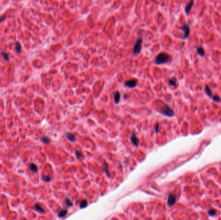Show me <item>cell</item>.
<instances>
[{
	"label": "cell",
	"mask_w": 221,
	"mask_h": 220,
	"mask_svg": "<svg viewBox=\"0 0 221 220\" xmlns=\"http://www.w3.org/2000/svg\"><path fill=\"white\" fill-rule=\"evenodd\" d=\"M171 60V56L165 52H161L155 59V63L157 65L164 64Z\"/></svg>",
	"instance_id": "1"
},
{
	"label": "cell",
	"mask_w": 221,
	"mask_h": 220,
	"mask_svg": "<svg viewBox=\"0 0 221 220\" xmlns=\"http://www.w3.org/2000/svg\"><path fill=\"white\" fill-rule=\"evenodd\" d=\"M142 44V39L138 38L136 40V43L134 45V47H133V54L134 55L139 54L140 52H141Z\"/></svg>",
	"instance_id": "2"
},
{
	"label": "cell",
	"mask_w": 221,
	"mask_h": 220,
	"mask_svg": "<svg viewBox=\"0 0 221 220\" xmlns=\"http://www.w3.org/2000/svg\"><path fill=\"white\" fill-rule=\"evenodd\" d=\"M160 112L162 113V114L165 115V116H169V117H172L175 115V113L173 112L171 109L169 107H168L167 105H165L163 107L161 110H160Z\"/></svg>",
	"instance_id": "3"
},
{
	"label": "cell",
	"mask_w": 221,
	"mask_h": 220,
	"mask_svg": "<svg viewBox=\"0 0 221 220\" xmlns=\"http://www.w3.org/2000/svg\"><path fill=\"white\" fill-rule=\"evenodd\" d=\"M181 30L183 31V32H184V34H183L182 38L183 39L188 38L190 35V26H189L188 24H185L182 27H181Z\"/></svg>",
	"instance_id": "4"
},
{
	"label": "cell",
	"mask_w": 221,
	"mask_h": 220,
	"mask_svg": "<svg viewBox=\"0 0 221 220\" xmlns=\"http://www.w3.org/2000/svg\"><path fill=\"white\" fill-rule=\"evenodd\" d=\"M176 202V197L175 195L173 194H170L168 196V199H167V205L169 206H173L175 205Z\"/></svg>",
	"instance_id": "5"
},
{
	"label": "cell",
	"mask_w": 221,
	"mask_h": 220,
	"mask_svg": "<svg viewBox=\"0 0 221 220\" xmlns=\"http://www.w3.org/2000/svg\"><path fill=\"white\" fill-rule=\"evenodd\" d=\"M136 84H137V80H135V79L129 80V81H127L125 83V85L127 87H129V88H133V87L136 86Z\"/></svg>",
	"instance_id": "6"
},
{
	"label": "cell",
	"mask_w": 221,
	"mask_h": 220,
	"mask_svg": "<svg viewBox=\"0 0 221 220\" xmlns=\"http://www.w3.org/2000/svg\"><path fill=\"white\" fill-rule=\"evenodd\" d=\"M193 4H194L193 0H191V1L187 4V5L186 6V8H185V12H186L187 14H189L190 13L191 10H192V7H193Z\"/></svg>",
	"instance_id": "7"
},
{
	"label": "cell",
	"mask_w": 221,
	"mask_h": 220,
	"mask_svg": "<svg viewBox=\"0 0 221 220\" xmlns=\"http://www.w3.org/2000/svg\"><path fill=\"white\" fill-rule=\"evenodd\" d=\"M131 141L133 143V145L135 146H138V144H139V140L138 138L136 137V134L134 133H133L131 137Z\"/></svg>",
	"instance_id": "8"
},
{
	"label": "cell",
	"mask_w": 221,
	"mask_h": 220,
	"mask_svg": "<svg viewBox=\"0 0 221 220\" xmlns=\"http://www.w3.org/2000/svg\"><path fill=\"white\" fill-rule=\"evenodd\" d=\"M34 209L36 210L37 212H40V213H44V212H45V210H44V208H42V206H40L39 204H38V203H36V204L34 205Z\"/></svg>",
	"instance_id": "9"
},
{
	"label": "cell",
	"mask_w": 221,
	"mask_h": 220,
	"mask_svg": "<svg viewBox=\"0 0 221 220\" xmlns=\"http://www.w3.org/2000/svg\"><path fill=\"white\" fill-rule=\"evenodd\" d=\"M197 54L200 56H204L205 55V51L204 49L202 47H197Z\"/></svg>",
	"instance_id": "10"
},
{
	"label": "cell",
	"mask_w": 221,
	"mask_h": 220,
	"mask_svg": "<svg viewBox=\"0 0 221 220\" xmlns=\"http://www.w3.org/2000/svg\"><path fill=\"white\" fill-rule=\"evenodd\" d=\"M67 214V210L61 209V210L58 212V216L59 218H63V217L66 216Z\"/></svg>",
	"instance_id": "11"
},
{
	"label": "cell",
	"mask_w": 221,
	"mask_h": 220,
	"mask_svg": "<svg viewBox=\"0 0 221 220\" xmlns=\"http://www.w3.org/2000/svg\"><path fill=\"white\" fill-rule=\"evenodd\" d=\"M29 168L30 169L32 172H38V166L36 165H35L34 163H30L29 165Z\"/></svg>",
	"instance_id": "12"
},
{
	"label": "cell",
	"mask_w": 221,
	"mask_h": 220,
	"mask_svg": "<svg viewBox=\"0 0 221 220\" xmlns=\"http://www.w3.org/2000/svg\"><path fill=\"white\" fill-rule=\"evenodd\" d=\"M205 92L208 96H209V97H211V96H212V92H211V90L210 88H209V87L208 85H206Z\"/></svg>",
	"instance_id": "13"
},
{
	"label": "cell",
	"mask_w": 221,
	"mask_h": 220,
	"mask_svg": "<svg viewBox=\"0 0 221 220\" xmlns=\"http://www.w3.org/2000/svg\"><path fill=\"white\" fill-rule=\"evenodd\" d=\"M114 98H115V101L116 103H118L120 99V94L118 92H117L114 95Z\"/></svg>",
	"instance_id": "14"
},
{
	"label": "cell",
	"mask_w": 221,
	"mask_h": 220,
	"mask_svg": "<svg viewBox=\"0 0 221 220\" xmlns=\"http://www.w3.org/2000/svg\"><path fill=\"white\" fill-rule=\"evenodd\" d=\"M66 136H67V138H68L71 141H72V142H74V141H75V136L74 134H73L67 133L66 134Z\"/></svg>",
	"instance_id": "15"
},
{
	"label": "cell",
	"mask_w": 221,
	"mask_h": 220,
	"mask_svg": "<svg viewBox=\"0 0 221 220\" xmlns=\"http://www.w3.org/2000/svg\"><path fill=\"white\" fill-rule=\"evenodd\" d=\"M16 50L17 54H19L21 52V45L19 42L16 43Z\"/></svg>",
	"instance_id": "16"
},
{
	"label": "cell",
	"mask_w": 221,
	"mask_h": 220,
	"mask_svg": "<svg viewBox=\"0 0 221 220\" xmlns=\"http://www.w3.org/2000/svg\"><path fill=\"white\" fill-rule=\"evenodd\" d=\"M41 141H42V142L45 144L49 143L51 142V139H50L49 138L45 137V136H42V137L41 138Z\"/></svg>",
	"instance_id": "17"
},
{
	"label": "cell",
	"mask_w": 221,
	"mask_h": 220,
	"mask_svg": "<svg viewBox=\"0 0 221 220\" xmlns=\"http://www.w3.org/2000/svg\"><path fill=\"white\" fill-rule=\"evenodd\" d=\"M87 205H88V203H87V200L84 199V200H82V201L80 202V208H85V207H86V206H87Z\"/></svg>",
	"instance_id": "18"
},
{
	"label": "cell",
	"mask_w": 221,
	"mask_h": 220,
	"mask_svg": "<svg viewBox=\"0 0 221 220\" xmlns=\"http://www.w3.org/2000/svg\"><path fill=\"white\" fill-rule=\"evenodd\" d=\"M103 170L106 173V174L107 175L108 177H110V174L109 173V171H108L107 169V165L106 162H104V164H103Z\"/></svg>",
	"instance_id": "19"
},
{
	"label": "cell",
	"mask_w": 221,
	"mask_h": 220,
	"mask_svg": "<svg viewBox=\"0 0 221 220\" xmlns=\"http://www.w3.org/2000/svg\"><path fill=\"white\" fill-rule=\"evenodd\" d=\"M169 84L171 85H172V86L176 87V86H177V82H176L175 79H171V80H169Z\"/></svg>",
	"instance_id": "20"
},
{
	"label": "cell",
	"mask_w": 221,
	"mask_h": 220,
	"mask_svg": "<svg viewBox=\"0 0 221 220\" xmlns=\"http://www.w3.org/2000/svg\"><path fill=\"white\" fill-rule=\"evenodd\" d=\"M1 55H3V57L6 61H9V54H7L6 52H1Z\"/></svg>",
	"instance_id": "21"
},
{
	"label": "cell",
	"mask_w": 221,
	"mask_h": 220,
	"mask_svg": "<svg viewBox=\"0 0 221 220\" xmlns=\"http://www.w3.org/2000/svg\"><path fill=\"white\" fill-rule=\"evenodd\" d=\"M65 203H66V205H67V206H73V203H72V201H71L69 199H68V198H67V199H65Z\"/></svg>",
	"instance_id": "22"
},
{
	"label": "cell",
	"mask_w": 221,
	"mask_h": 220,
	"mask_svg": "<svg viewBox=\"0 0 221 220\" xmlns=\"http://www.w3.org/2000/svg\"><path fill=\"white\" fill-rule=\"evenodd\" d=\"M76 157L78 158H84V155L82 154V152H80L79 151H76Z\"/></svg>",
	"instance_id": "23"
},
{
	"label": "cell",
	"mask_w": 221,
	"mask_h": 220,
	"mask_svg": "<svg viewBox=\"0 0 221 220\" xmlns=\"http://www.w3.org/2000/svg\"><path fill=\"white\" fill-rule=\"evenodd\" d=\"M42 178H43V179H44L45 181L48 182V181H51V178H50L49 176H44Z\"/></svg>",
	"instance_id": "24"
},
{
	"label": "cell",
	"mask_w": 221,
	"mask_h": 220,
	"mask_svg": "<svg viewBox=\"0 0 221 220\" xmlns=\"http://www.w3.org/2000/svg\"><path fill=\"white\" fill-rule=\"evenodd\" d=\"M213 101H217V102H219V101H221V99L218 96H213Z\"/></svg>",
	"instance_id": "25"
},
{
	"label": "cell",
	"mask_w": 221,
	"mask_h": 220,
	"mask_svg": "<svg viewBox=\"0 0 221 220\" xmlns=\"http://www.w3.org/2000/svg\"><path fill=\"white\" fill-rule=\"evenodd\" d=\"M208 214H209L210 216H214V215H215L216 214V211L213 209L209 210V211H208Z\"/></svg>",
	"instance_id": "26"
},
{
	"label": "cell",
	"mask_w": 221,
	"mask_h": 220,
	"mask_svg": "<svg viewBox=\"0 0 221 220\" xmlns=\"http://www.w3.org/2000/svg\"><path fill=\"white\" fill-rule=\"evenodd\" d=\"M159 123H156L155 125V130L156 132H159Z\"/></svg>",
	"instance_id": "27"
},
{
	"label": "cell",
	"mask_w": 221,
	"mask_h": 220,
	"mask_svg": "<svg viewBox=\"0 0 221 220\" xmlns=\"http://www.w3.org/2000/svg\"><path fill=\"white\" fill-rule=\"evenodd\" d=\"M6 17H7L6 15H4V16H3L2 17H0V23H1L2 21H3L4 20L6 19Z\"/></svg>",
	"instance_id": "28"
}]
</instances>
